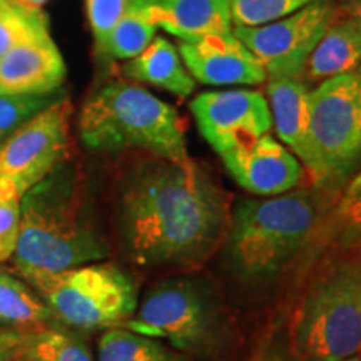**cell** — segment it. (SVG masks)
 Wrapping results in <instances>:
<instances>
[{"instance_id": "1", "label": "cell", "mask_w": 361, "mask_h": 361, "mask_svg": "<svg viewBox=\"0 0 361 361\" xmlns=\"http://www.w3.org/2000/svg\"><path fill=\"white\" fill-rule=\"evenodd\" d=\"M116 221L135 264L196 268L223 247L231 201L191 157L174 161L146 152L119 178Z\"/></svg>"}, {"instance_id": "2", "label": "cell", "mask_w": 361, "mask_h": 361, "mask_svg": "<svg viewBox=\"0 0 361 361\" xmlns=\"http://www.w3.org/2000/svg\"><path fill=\"white\" fill-rule=\"evenodd\" d=\"M106 255V243L85 207L80 176L66 161L22 197L13 251L17 271H62Z\"/></svg>"}, {"instance_id": "3", "label": "cell", "mask_w": 361, "mask_h": 361, "mask_svg": "<svg viewBox=\"0 0 361 361\" xmlns=\"http://www.w3.org/2000/svg\"><path fill=\"white\" fill-rule=\"evenodd\" d=\"M323 200L318 189H295L266 200L239 201L223 243L229 273L251 286L278 278L318 228Z\"/></svg>"}, {"instance_id": "4", "label": "cell", "mask_w": 361, "mask_h": 361, "mask_svg": "<svg viewBox=\"0 0 361 361\" xmlns=\"http://www.w3.org/2000/svg\"><path fill=\"white\" fill-rule=\"evenodd\" d=\"M162 341L192 360H216L233 343L231 316L206 279L179 274L147 291L123 326Z\"/></svg>"}, {"instance_id": "5", "label": "cell", "mask_w": 361, "mask_h": 361, "mask_svg": "<svg viewBox=\"0 0 361 361\" xmlns=\"http://www.w3.org/2000/svg\"><path fill=\"white\" fill-rule=\"evenodd\" d=\"M296 361H351L361 353V258L336 250L301 298L290 328Z\"/></svg>"}, {"instance_id": "6", "label": "cell", "mask_w": 361, "mask_h": 361, "mask_svg": "<svg viewBox=\"0 0 361 361\" xmlns=\"http://www.w3.org/2000/svg\"><path fill=\"white\" fill-rule=\"evenodd\" d=\"M78 129L90 151L139 149L166 159H189L184 128L174 107L129 82L117 80L92 94L80 111Z\"/></svg>"}, {"instance_id": "7", "label": "cell", "mask_w": 361, "mask_h": 361, "mask_svg": "<svg viewBox=\"0 0 361 361\" xmlns=\"http://www.w3.org/2000/svg\"><path fill=\"white\" fill-rule=\"evenodd\" d=\"M308 159L314 189L343 194L361 171V66L323 80L310 97Z\"/></svg>"}, {"instance_id": "8", "label": "cell", "mask_w": 361, "mask_h": 361, "mask_svg": "<svg viewBox=\"0 0 361 361\" xmlns=\"http://www.w3.org/2000/svg\"><path fill=\"white\" fill-rule=\"evenodd\" d=\"M54 319L75 329L121 328L137 308L133 279L114 264L87 263L62 271H20Z\"/></svg>"}, {"instance_id": "9", "label": "cell", "mask_w": 361, "mask_h": 361, "mask_svg": "<svg viewBox=\"0 0 361 361\" xmlns=\"http://www.w3.org/2000/svg\"><path fill=\"white\" fill-rule=\"evenodd\" d=\"M338 16L336 0H313L281 20L233 27V34L258 59L268 78L303 79L310 56Z\"/></svg>"}, {"instance_id": "10", "label": "cell", "mask_w": 361, "mask_h": 361, "mask_svg": "<svg viewBox=\"0 0 361 361\" xmlns=\"http://www.w3.org/2000/svg\"><path fill=\"white\" fill-rule=\"evenodd\" d=\"M72 102L57 99L0 142V178L27 192L69 159Z\"/></svg>"}, {"instance_id": "11", "label": "cell", "mask_w": 361, "mask_h": 361, "mask_svg": "<svg viewBox=\"0 0 361 361\" xmlns=\"http://www.w3.org/2000/svg\"><path fill=\"white\" fill-rule=\"evenodd\" d=\"M191 112L201 135L219 156L256 141L273 128L268 99L258 90L202 92L192 99Z\"/></svg>"}, {"instance_id": "12", "label": "cell", "mask_w": 361, "mask_h": 361, "mask_svg": "<svg viewBox=\"0 0 361 361\" xmlns=\"http://www.w3.org/2000/svg\"><path fill=\"white\" fill-rule=\"evenodd\" d=\"M221 159L239 186L256 196H281L305 179L301 161L269 134L224 152Z\"/></svg>"}, {"instance_id": "13", "label": "cell", "mask_w": 361, "mask_h": 361, "mask_svg": "<svg viewBox=\"0 0 361 361\" xmlns=\"http://www.w3.org/2000/svg\"><path fill=\"white\" fill-rule=\"evenodd\" d=\"M179 56L194 80L206 85H258L268 79L264 67L234 34L180 42Z\"/></svg>"}, {"instance_id": "14", "label": "cell", "mask_w": 361, "mask_h": 361, "mask_svg": "<svg viewBox=\"0 0 361 361\" xmlns=\"http://www.w3.org/2000/svg\"><path fill=\"white\" fill-rule=\"evenodd\" d=\"M66 79V64L44 29L0 59V96L56 92Z\"/></svg>"}, {"instance_id": "15", "label": "cell", "mask_w": 361, "mask_h": 361, "mask_svg": "<svg viewBox=\"0 0 361 361\" xmlns=\"http://www.w3.org/2000/svg\"><path fill=\"white\" fill-rule=\"evenodd\" d=\"M166 32L183 40L233 32L229 0H130Z\"/></svg>"}, {"instance_id": "16", "label": "cell", "mask_w": 361, "mask_h": 361, "mask_svg": "<svg viewBox=\"0 0 361 361\" xmlns=\"http://www.w3.org/2000/svg\"><path fill=\"white\" fill-rule=\"evenodd\" d=\"M266 94L278 137L305 168L308 159L311 89L301 79H271Z\"/></svg>"}, {"instance_id": "17", "label": "cell", "mask_w": 361, "mask_h": 361, "mask_svg": "<svg viewBox=\"0 0 361 361\" xmlns=\"http://www.w3.org/2000/svg\"><path fill=\"white\" fill-rule=\"evenodd\" d=\"M124 75L137 82L151 84L168 90L179 99H188L196 89L179 51L168 39L156 37L137 57L124 66Z\"/></svg>"}, {"instance_id": "18", "label": "cell", "mask_w": 361, "mask_h": 361, "mask_svg": "<svg viewBox=\"0 0 361 361\" xmlns=\"http://www.w3.org/2000/svg\"><path fill=\"white\" fill-rule=\"evenodd\" d=\"M358 66H361V30L351 20L338 16L310 56L303 78L323 82Z\"/></svg>"}, {"instance_id": "19", "label": "cell", "mask_w": 361, "mask_h": 361, "mask_svg": "<svg viewBox=\"0 0 361 361\" xmlns=\"http://www.w3.org/2000/svg\"><path fill=\"white\" fill-rule=\"evenodd\" d=\"M52 319L51 310L37 291L0 269V326L39 329Z\"/></svg>"}, {"instance_id": "20", "label": "cell", "mask_w": 361, "mask_h": 361, "mask_svg": "<svg viewBox=\"0 0 361 361\" xmlns=\"http://www.w3.org/2000/svg\"><path fill=\"white\" fill-rule=\"evenodd\" d=\"M97 361H194L166 343L111 328L99 340Z\"/></svg>"}, {"instance_id": "21", "label": "cell", "mask_w": 361, "mask_h": 361, "mask_svg": "<svg viewBox=\"0 0 361 361\" xmlns=\"http://www.w3.org/2000/svg\"><path fill=\"white\" fill-rule=\"evenodd\" d=\"M157 29L159 27L149 19L147 13L130 2L128 12L111 30L101 56L117 61L137 57L157 37Z\"/></svg>"}, {"instance_id": "22", "label": "cell", "mask_w": 361, "mask_h": 361, "mask_svg": "<svg viewBox=\"0 0 361 361\" xmlns=\"http://www.w3.org/2000/svg\"><path fill=\"white\" fill-rule=\"evenodd\" d=\"M25 355L29 361H94L79 336L51 324L35 329L27 343Z\"/></svg>"}, {"instance_id": "23", "label": "cell", "mask_w": 361, "mask_h": 361, "mask_svg": "<svg viewBox=\"0 0 361 361\" xmlns=\"http://www.w3.org/2000/svg\"><path fill=\"white\" fill-rule=\"evenodd\" d=\"M313 0H229L234 27H259L281 20Z\"/></svg>"}, {"instance_id": "24", "label": "cell", "mask_w": 361, "mask_h": 361, "mask_svg": "<svg viewBox=\"0 0 361 361\" xmlns=\"http://www.w3.org/2000/svg\"><path fill=\"white\" fill-rule=\"evenodd\" d=\"M24 194L16 180L0 178V263L12 258L16 251Z\"/></svg>"}, {"instance_id": "25", "label": "cell", "mask_w": 361, "mask_h": 361, "mask_svg": "<svg viewBox=\"0 0 361 361\" xmlns=\"http://www.w3.org/2000/svg\"><path fill=\"white\" fill-rule=\"evenodd\" d=\"M57 99H61L57 90L47 94L0 96V142Z\"/></svg>"}, {"instance_id": "26", "label": "cell", "mask_w": 361, "mask_h": 361, "mask_svg": "<svg viewBox=\"0 0 361 361\" xmlns=\"http://www.w3.org/2000/svg\"><path fill=\"white\" fill-rule=\"evenodd\" d=\"M44 29L49 25L42 12H25L8 2L0 13V59Z\"/></svg>"}, {"instance_id": "27", "label": "cell", "mask_w": 361, "mask_h": 361, "mask_svg": "<svg viewBox=\"0 0 361 361\" xmlns=\"http://www.w3.org/2000/svg\"><path fill=\"white\" fill-rule=\"evenodd\" d=\"M336 250L361 258V194L340 200L333 218Z\"/></svg>"}, {"instance_id": "28", "label": "cell", "mask_w": 361, "mask_h": 361, "mask_svg": "<svg viewBox=\"0 0 361 361\" xmlns=\"http://www.w3.org/2000/svg\"><path fill=\"white\" fill-rule=\"evenodd\" d=\"M129 4L130 0H85L87 19L94 40H96V51L99 56H101L111 30L128 12Z\"/></svg>"}, {"instance_id": "29", "label": "cell", "mask_w": 361, "mask_h": 361, "mask_svg": "<svg viewBox=\"0 0 361 361\" xmlns=\"http://www.w3.org/2000/svg\"><path fill=\"white\" fill-rule=\"evenodd\" d=\"M44 328V326H42ZM35 329L0 326V361H12L25 350Z\"/></svg>"}, {"instance_id": "30", "label": "cell", "mask_w": 361, "mask_h": 361, "mask_svg": "<svg viewBox=\"0 0 361 361\" xmlns=\"http://www.w3.org/2000/svg\"><path fill=\"white\" fill-rule=\"evenodd\" d=\"M340 16L353 22L361 30V0H340L338 2Z\"/></svg>"}, {"instance_id": "31", "label": "cell", "mask_w": 361, "mask_h": 361, "mask_svg": "<svg viewBox=\"0 0 361 361\" xmlns=\"http://www.w3.org/2000/svg\"><path fill=\"white\" fill-rule=\"evenodd\" d=\"M8 2L25 12H42L44 4L47 2V0H8Z\"/></svg>"}, {"instance_id": "32", "label": "cell", "mask_w": 361, "mask_h": 361, "mask_svg": "<svg viewBox=\"0 0 361 361\" xmlns=\"http://www.w3.org/2000/svg\"><path fill=\"white\" fill-rule=\"evenodd\" d=\"M358 194H361V171L350 180V184L343 191L340 200H351V197L358 196Z\"/></svg>"}, {"instance_id": "33", "label": "cell", "mask_w": 361, "mask_h": 361, "mask_svg": "<svg viewBox=\"0 0 361 361\" xmlns=\"http://www.w3.org/2000/svg\"><path fill=\"white\" fill-rule=\"evenodd\" d=\"M255 361H296V360L293 358V356L281 353V351L269 350V351H264L263 355H259Z\"/></svg>"}, {"instance_id": "34", "label": "cell", "mask_w": 361, "mask_h": 361, "mask_svg": "<svg viewBox=\"0 0 361 361\" xmlns=\"http://www.w3.org/2000/svg\"><path fill=\"white\" fill-rule=\"evenodd\" d=\"M27 343H29V341H27ZM25 348H27V346H25ZM12 361H29V360H27V355H25V350L24 351H22V353L19 355V356H17V358H13Z\"/></svg>"}, {"instance_id": "35", "label": "cell", "mask_w": 361, "mask_h": 361, "mask_svg": "<svg viewBox=\"0 0 361 361\" xmlns=\"http://www.w3.org/2000/svg\"><path fill=\"white\" fill-rule=\"evenodd\" d=\"M7 4H8V0H0V13L4 12V8L7 7Z\"/></svg>"}]
</instances>
